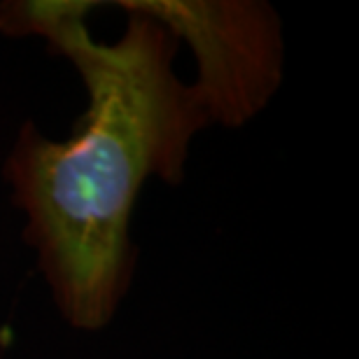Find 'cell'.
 Masks as SVG:
<instances>
[{
	"label": "cell",
	"mask_w": 359,
	"mask_h": 359,
	"mask_svg": "<svg viewBox=\"0 0 359 359\" xmlns=\"http://www.w3.org/2000/svg\"><path fill=\"white\" fill-rule=\"evenodd\" d=\"M126 12L156 19L189 42L208 119L241 126L252 119L283 80V35L276 10L248 0H121Z\"/></svg>",
	"instance_id": "cell-2"
},
{
	"label": "cell",
	"mask_w": 359,
	"mask_h": 359,
	"mask_svg": "<svg viewBox=\"0 0 359 359\" xmlns=\"http://www.w3.org/2000/svg\"><path fill=\"white\" fill-rule=\"evenodd\" d=\"M96 3L17 0L0 5V31L42 35L75 63L89 93L68 140L24 124L5 161L12 201L26 212V241L63 318L77 329L112 320L131 285L133 203L149 175L182 182L194 133L210 124L203 100L173 73L177 38L128 12L124 35L103 45L84 14Z\"/></svg>",
	"instance_id": "cell-1"
}]
</instances>
